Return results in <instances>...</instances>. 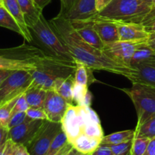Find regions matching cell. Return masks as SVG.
<instances>
[{
	"instance_id": "obj_1",
	"label": "cell",
	"mask_w": 155,
	"mask_h": 155,
	"mask_svg": "<svg viewBox=\"0 0 155 155\" xmlns=\"http://www.w3.org/2000/svg\"><path fill=\"white\" fill-rule=\"evenodd\" d=\"M50 24L64 44L74 61H79L94 71H106L131 80L135 70L113 61L103 51L91 46L80 37L68 20L60 16L52 18Z\"/></svg>"
},
{
	"instance_id": "obj_2",
	"label": "cell",
	"mask_w": 155,
	"mask_h": 155,
	"mask_svg": "<svg viewBox=\"0 0 155 155\" xmlns=\"http://www.w3.org/2000/svg\"><path fill=\"white\" fill-rule=\"evenodd\" d=\"M61 124L70 144L80 136H89L100 140L104 136L98 115L88 106L71 104Z\"/></svg>"
},
{
	"instance_id": "obj_3",
	"label": "cell",
	"mask_w": 155,
	"mask_h": 155,
	"mask_svg": "<svg viewBox=\"0 0 155 155\" xmlns=\"http://www.w3.org/2000/svg\"><path fill=\"white\" fill-rule=\"evenodd\" d=\"M152 8L142 0H112L103 10L87 21L142 24Z\"/></svg>"
},
{
	"instance_id": "obj_4",
	"label": "cell",
	"mask_w": 155,
	"mask_h": 155,
	"mask_svg": "<svg viewBox=\"0 0 155 155\" xmlns=\"http://www.w3.org/2000/svg\"><path fill=\"white\" fill-rule=\"evenodd\" d=\"M75 69V62L44 54L36 62V68L29 71L33 78L31 84L46 91L53 90L56 80L74 75Z\"/></svg>"
},
{
	"instance_id": "obj_5",
	"label": "cell",
	"mask_w": 155,
	"mask_h": 155,
	"mask_svg": "<svg viewBox=\"0 0 155 155\" xmlns=\"http://www.w3.org/2000/svg\"><path fill=\"white\" fill-rule=\"evenodd\" d=\"M29 30L33 39L34 38L37 43L48 51L49 54L62 60L75 62L43 15H41L36 24Z\"/></svg>"
},
{
	"instance_id": "obj_6",
	"label": "cell",
	"mask_w": 155,
	"mask_h": 155,
	"mask_svg": "<svg viewBox=\"0 0 155 155\" xmlns=\"http://www.w3.org/2000/svg\"><path fill=\"white\" fill-rule=\"evenodd\" d=\"M129 95L137 112V125L155 116V88L150 85L132 83L130 89H122Z\"/></svg>"
},
{
	"instance_id": "obj_7",
	"label": "cell",
	"mask_w": 155,
	"mask_h": 155,
	"mask_svg": "<svg viewBox=\"0 0 155 155\" xmlns=\"http://www.w3.org/2000/svg\"><path fill=\"white\" fill-rule=\"evenodd\" d=\"M32 82L33 78L29 71H13L0 86V106L24 93Z\"/></svg>"
},
{
	"instance_id": "obj_8",
	"label": "cell",
	"mask_w": 155,
	"mask_h": 155,
	"mask_svg": "<svg viewBox=\"0 0 155 155\" xmlns=\"http://www.w3.org/2000/svg\"><path fill=\"white\" fill-rule=\"evenodd\" d=\"M62 129L61 123L45 120L34 139L27 146L30 155H44L48 152L52 142L59 130Z\"/></svg>"
},
{
	"instance_id": "obj_9",
	"label": "cell",
	"mask_w": 155,
	"mask_h": 155,
	"mask_svg": "<svg viewBox=\"0 0 155 155\" xmlns=\"http://www.w3.org/2000/svg\"><path fill=\"white\" fill-rule=\"evenodd\" d=\"M141 43L142 42L118 41L113 43L105 45L102 51L113 61L132 68L130 65L131 61L135 50Z\"/></svg>"
},
{
	"instance_id": "obj_10",
	"label": "cell",
	"mask_w": 155,
	"mask_h": 155,
	"mask_svg": "<svg viewBox=\"0 0 155 155\" xmlns=\"http://www.w3.org/2000/svg\"><path fill=\"white\" fill-rule=\"evenodd\" d=\"M45 120H30L26 117L23 124L9 130V139L16 144L27 147L35 138Z\"/></svg>"
},
{
	"instance_id": "obj_11",
	"label": "cell",
	"mask_w": 155,
	"mask_h": 155,
	"mask_svg": "<svg viewBox=\"0 0 155 155\" xmlns=\"http://www.w3.org/2000/svg\"><path fill=\"white\" fill-rule=\"evenodd\" d=\"M71 104L64 99L56 91L49 90L46 92L43 109L48 117V120L55 123L62 122Z\"/></svg>"
},
{
	"instance_id": "obj_12",
	"label": "cell",
	"mask_w": 155,
	"mask_h": 155,
	"mask_svg": "<svg viewBox=\"0 0 155 155\" xmlns=\"http://www.w3.org/2000/svg\"><path fill=\"white\" fill-rule=\"evenodd\" d=\"M118 27L119 41L135 42H146L150 33L146 31L141 24H116Z\"/></svg>"
},
{
	"instance_id": "obj_13",
	"label": "cell",
	"mask_w": 155,
	"mask_h": 155,
	"mask_svg": "<svg viewBox=\"0 0 155 155\" xmlns=\"http://www.w3.org/2000/svg\"><path fill=\"white\" fill-rule=\"evenodd\" d=\"M97 14L95 0H76L69 12L62 18L70 21H87Z\"/></svg>"
},
{
	"instance_id": "obj_14",
	"label": "cell",
	"mask_w": 155,
	"mask_h": 155,
	"mask_svg": "<svg viewBox=\"0 0 155 155\" xmlns=\"http://www.w3.org/2000/svg\"><path fill=\"white\" fill-rule=\"evenodd\" d=\"M78 34L84 41L94 47L97 49L102 51L104 47V43L100 39L96 30L93 27L92 24L88 21H70Z\"/></svg>"
},
{
	"instance_id": "obj_15",
	"label": "cell",
	"mask_w": 155,
	"mask_h": 155,
	"mask_svg": "<svg viewBox=\"0 0 155 155\" xmlns=\"http://www.w3.org/2000/svg\"><path fill=\"white\" fill-rule=\"evenodd\" d=\"M88 21L92 24L93 27L104 45H108L119 41L118 27L116 24L103 21Z\"/></svg>"
},
{
	"instance_id": "obj_16",
	"label": "cell",
	"mask_w": 155,
	"mask_h": 155,
	"mask_svg": "<svg viewBox=\"0 0 155 155\" xmlns=\"http://www.w3.org/2000/svg\"><path fill=\"white\" fill-rule=\"evenodd\" d=\"M2 5L5 8L6 10L12 15V16L16 20L18 24H19L23 31L24 39L27 42H32L33 37L24 21V15L21 12L18 0H2Z\"/></svg>"
},
{
	"instance_id": "obj_17",
	"label": "cell",
	"mask_w": 155,
	"mask_h": 155,
	"mask_svg": "<svg viewBox=\"0 0 155 155\" xmlns=\"http://www.w3.org/2000/svg\"><path fill=\"white\" fill-rule=\"evenodd\" d=\"M135 70L130 81L150 85L155 88V67L147 64H141L132 67Z\"/></svg>"
},
{
	"instance_id": "obj_18",
	"label": "cell",
	"mask_w": 155,
	"mask_h": 155,
	"mask_svg": "<svg viewBox=\"0 0 155 155\" xmlns=\"http://www.w3.org/2000/svg\"><path fill=\"white\" fill-rule=\"evenodd\" d=\"M18 2L24 15L26 24L28 29L30 28L36 24L40 19L43 15V10L39 8L33 0H18Z\"/></svg>"
},
{
	"instance_id": "obj_19",
	"label": "cell",
	"mask_w": 155,
	"mask_h": 155,
	"mask_svg": "<svg viewBox=\"0 0 155 155\" xmlns=\"http://www.w3.org/2000/svg\"><path fill=\"white\" fill-rule=\"evenodd\" d=\"M36 68V63L27 60L13 58L0 54V69L7 71H30Z\"/></svg>"
},
{
	"instance_id": "obj_20",
	"label": "cell",
	"mask_w": 155,
	"mask_h": 155,
	"mask_svg": "<svg viewBox=\"0 0 155 155\" xmlns=\"http://www.w3.org/2000/svg\"><path fill=\"white\" fill-rule=\"evenodd\" d=\"M155 62V51L147 45V42H142L135 50L131 61V67L141 64H150Z\"/></svg>"
},
{
	"instance_id": "obj_21",
	"label": "cell",
	"mask_w": 155,
	"mask_h": 155,
	"mask_svg": "<svg viewBox=\"0 0 155 155\" xmlns=\"http://www.w3.org/2000/svg\"><path fill=\"white\" fill-rule=\"evenodd\" d=\"M74 84V75L69 76L67 78L58 79L55 81L53 90L56 91L60 96L66 100L69 104H73L72 89Z\"/></svg>"
},
{
	"instance_id": "obj_22",
	"label": "cell",
	"mask_w": 155,
	"mask_h": 155,
	"mask_svg": "<svg viewBox=\"0 0 155 155\" xmlns=\"http://www.w3.org/2000/svg\"><path fill=\"white\" fill-rule=\"evenodd\" d=\"M47 91L34 86L30 85L27 90L24 92L26 100L30 107L35 108H43L44 102L46 97Z\"/></svg>"
},
{
	"instance_id": "obj_23",
	"label": "cell",
	"mask_w": 155,
	"mask_h": 155,
	"mask_svg": "<svg viewBox=\"0 0 155 155\" xmlns=\"http://www.w3.org/2000/svg\"><path fill=\"white\" fill-rule=\"evenodd\" d=\"M100 142L101 140L100 139L83 136L74 139L71 145L81 154L90 155L100 146Z\"/></svg>"
},
{
	"instance_id": "obj_24",
	"label": "cell",
	"mask_w": 155,
	"mask_h": 155,
	"mask_svg": "<svg viewBox=\"0 0 155 155\" xmlns=\"http://www.w3.org/2000/svg\"><path fill=\"white\" fill-rule=\"evenodd\" d=\"M75 63L76 69L74 74V83L88 86L94 83L95 81V79L93 76L94 70L88 68L79 61H75Z\"/></svg>"
},
{
	"instance_id": "obj_25",
	"label": "cell",
	"mask_w": 155,
	"mask_h": 155,
	"mask_svg": "<svg viewBox=\"0 0 155 155\" xmlns=\"http://www.w3.org/2000/svg\"><path fill=\"white\" fill-rule=\"evenodd\" d=\"M134 138H135V130H129L116 132L108 136H103L100 142V145H116V144L133 140Z\"/></svg>"
},
{
	"instance_id": "obj_26",
	"label": "cell",
	"mask_w": 155,
	"mask_h": 155,
	"mask_svg": "<svg viewBox=\"0 0 155 155\" xmlns=\"http://www.w3.org/2000/svg\"><path fill=\"white\" fill-rule=\"evenodd\" d=\"M0 27L12 30L23 36V31L16 20L3 5H0Z\"/></svg>"
},
{
	"instance_id": "obj_27",
	"label": "cell",
	"mask_w": 155,
	"mask_h": 155,
	"mask_svg": "<svg viewBox=\"0 0 155 155\" xmlns=\"http://www.w3.org/2000/svg\"><path fill=\"white\" fill-rule=\"evenodd\" d=\"M135 137L149 139L155 138V116L143 124L137 125L135 130Z\"/></svg>"
},
{
	"instance_id": "obj_28",
	"label": "cell",
	"mask_w": 155,
	"mask_h": 155,
	"mask_svg": "<svg viewBox=\"0 0 155 155\" xmlns=\"http://www.w3.org/2000/svg\"><path fill=\"white\" fill-rule=\"evenodd\" d=\"M18 98H14L3 105L0 106V127L8 128V124H9L12 110H13V107Z\"/></svg>"
},
{
	"instance_id": "obj_29",
	"label": "cell",
	"mask_w": 155,
	"mask_h": 155,
	"mask_svg": "<svg viewBox=\"0 0 155 155\" xmlns=\"http://www.w3.org/2000/svg\"><path fill=\"white\" fill-rule=\"evenodd\" d=\"M150 139L147 138H136L132 140L130 155H143Z\"/></svg>"
},
{
	"instance_id": "obj_30",
	"label": "cell",
	"mask_w": 155,
	"mask_h": 155,
	"mask_svg": "<svg viewBox=\"0 0 155 155\" xmlns=\"http://www.w3.org/2000/svg\"><path fill=\"white\" fill-rule=\"evenodd\" d=\"M88 92V86L74 83L72 89V100L75 105H82L84 98Z\"/></svg>"
},
{
	"instance_id": "obj_31",
	"label": "cell",
	"mask_w": 155,
	"mask_h": 155,
	"mask_svg": "<svg viewBox=\"0 0 155 155\" xmlns=\"http://www.w3.org/2000/svg\"><path fill=\"white\" fill-rule=\"evenodd\" d=\"M68 143H69V142H68L66 135H65V132L63 131L62 127V129L56 134L54 139L52 142V144L50 145V148L49 149L48 152H54V151H59V150L63 148Z\"/></svg>"
},
{
	"instance_id": "obj_32",
	"label": "cell",
	"mask_w": 155,
	"mask_h": 155,
	"mask_svg": "<svg viewBox=\"0 0 155 155\" xmlns=\"http://www.w3.org/2000/svg\"><path fill=\"white\" fill-rule=\"evenodd\" d=\"M132 140L116 145H107L112 150L114 155H130Z\"/></svg>"
},
{
	"instance_id": "obj_33",
	"label": "cell",
	"mask_w": 155,
	"mask_h": 155,
	"mask_svg": "<svg viewBox=\"0 0 155 155\" xmlns=\"http://www.w3.org/2000/svg\"><path fill=\"white\" fill-rule=\"evenodd\" d=\"M26 116L30 120H48V117L43 108L29 107L26 111Z\"/></svg>"
},
{
	"instance_id": "obj_34",
	"label": "cell",
	"mask_w": 155,
	"mask_h": 155,
	"mask_svg": "<svg viewBox=\"0 0 155 155\" xmlns=\"http://www.w3.org/2000/svg\"><path fill=\"white\" fill-rule=\"evenodd\" d=\"M146 31L149 33H155V8H152L150 13L147 15L142 24Z\"/></svg>"
},
{
	"instance_id": "obj_35",
	"label": "cell",
	"mask_w": 155,
	"mask_h": 155,
	"mask_svg": "<svg viewBox=\"0 0 155 155\" xmlns=\"http://www.w3.org/2000/svg\"><path fill=\"white\" fill-rule=\"evenodd\" d=\"M26 117H27L26 116V112L24 111L15 112V113L12 114L9 124H8L9 130L23 124L26 120Z\"/></svg>"
},
{
	"instance_id": "obj_36",
	"label": "cell",
	"mask_w": 155,
	"mask_h": 155,
	"mask_svg": "<svg viewBox=\"0 0 155 155\" xmlns=\"http://www.w3.org/2000/svg\"><path fill=\"white\" fill-rule=\"evenodd\" d=\"M29 104L27 103V100H26L25 95L24 93H23L22 95H20L19 97L17 99L16 102H15V106L13 107V110H12V113H15V112H21L27 111V109L29 108Z\"/></svg>"
},
{
	"instance_id": "obj_37",
	"label": "cell",
	"mask_w": 155,
	"mask_h": 155,
	"mask_svg": "<svg viewBox=\"0 0 155 155\" xmlns=\"http://www.w3.org/2000/svg\"><path fill=\"white\" fill-rule=\"evenodd\" d=\"M76 0H62L61 2V8L59 11V13L58 14V16L63 17L69 12L70 9L74 4Z\"/></svg>"
},
{
	"instance_id": "obj_38",
	"label": "cell",
	"mask_w": 155,
	"mask_h": 155,
	"mask_svg": "<svg viewBox=\"0 0 155 155\" xmlns=\"http://www.w3.org/2000/svg\"><path fill=\"white\" fill-rule=\"evenodd\" d=\"M90 155H114L112 150L107 145H100Z\"/></svg>"
},
{
	"instance_id": "obj_39",
	"label": "cell",
	"mask_w": 155,
	"mask_h": 155,
	"mask_svg": "<svg viewBox=\"0 0 155 155\" xmlns=\"http://www.w3.org/2000/svg\"><path fill=\"white\" fill-rule=\"evenodd\" d=\"M15 143V142H14ZM13 155H30L27 147L21 144L15 143Z\"/></svg>"
},
{
	"instance_id": "obj_40",
	"label": "cell",
	"mask_w": 155,
	"mask_h": 155,
	"mask_svg": "<svg viewBox=\"0 0 155 155\" xmlns=\"http://www.w3.org/2000/svg\"><path fill=\"white\" fill-rule=\"evenodd\" d=\"M9 130L6 127H0V147L4 145L9 139Z\"/></svg>"
},
{
	"instance_id": "obj_41",
	"label": "cell",
	"mask_w": 155,
	"mask_h": 155,
	"mask_svg": "<svg viewBox=\"0 0 155 155\" xmlns=\"http://www.w3.org/2000/svg\"><path fill=\"white\" fill-rule=\"evenodd\" d=\"M14 145H15V143L11 139H9L6 142L5 145V148L3 150L2 155H13Z\"/></svg>"
},
{
	"instance_id": "obj_42",
	"label": "cell",
	"mask_w": 155,
	"mask_h": 155,
	"mask_svg": "<svg viewBox=\"0 0 155 155\" xmlns=\"http://www.w3.org/2000/svg\"><path fill=\"white\" fill-rule=\"evenodd\" d=\"M72 148V145L70 143H68L66 145H65L63 148H61L60 150H59V151H54V152H47L46 154H45L44 155H64L66 154L67 152H68Z\"/></svg>"
},
{
	"instance_id": "obj_43",
	"label": "cell",
	"mask_w": 155,
	"mask_h": 155,
	"mask_svg": "<svg viewBox=\"0 0 155 155\" xmlns=\"http://www.w3.org/2000/svg\"><path fill=\"white\" fill-rule=\"evenodd\" d=\"M112 1V0H95L96 10L97 13L103 10Z\"/></svg>"
},
{
	"instance_id": "obj_44",
	"label": "cell",
	"mask_w": 155,
	"mask_h": 155,
	"mask_svg": "<svg viewBox=\"0 0 155 155\" xmlns=\"http://www.w3.org/2000/svg\"><path fill=\"white\" fill-rule=\"evenodd\" d=\"M143 155H155V138L150 139Z\"/></svg>"
},
{
	"instance_id": "obj_45",
	"label": "cell",
	"mask_w": 155,
	"mask_h": 155,
	"mask_svg": "<svg viewBox=\"0 0 155 155\" xmlns=\"http://www.w3.org/2000/svg\"><path fill=\"white\" fill-rule=\"evenodd\" d=\"M92 93L88 90L87 92L86 95H85L84 98L83 104L81 106H88V107H91V101H92Z\"/></svg>"
},
{
	"instance_id": "obj_46",
	"label": "cell",
	"mask_w": 155,
	"mask_h": 155,
	"mask_svg": "<svg viewBox=\"0 0 155 155\" xmlns=\"http://www.w3.org/2000/svg\"><path fill=\"white\" fill-rule=\"evenodd\" d=\"M13 72V71H7V70H1L0 69V86L3 83L5 80Z\"/></svg>"
},
{
	"instance_id": "obj_47",
	"label": "cell",
	"mask_w": 155,
	"mask_h": 155,
	"mask_svg": "<svg viewBox=\"0 0 155 155\" xmlns=\"http://www.w3.org/2000/svg\"><path fill=\"white\" fill-rule=\"evenodd\" d=\"M147 44L150 48L155 51V33H150V36L148 40L147 41Z\"/></svg>"
},
{
	"instance_id": "obj_48",
	"label": "cell",
	"mask_w": 155,
	"mask_h": 155,
	"mask_svg": "<svg viewBox=\"0 0 155 155\" xmlns=\"http://www.w3.org/2000/svg\"><path fill=\"white\" fill-rule=\"evenodd\" d=\"M35 2L36 5L39 6V8H40L41 9H43L47 5H49L51 2V0H33Z\"/></svg>"
},
{
	"instance_id": "obj_49",
	"label": "cell",
	"mask_w": 155,
	"mask_h": 155,
	"mask_svg": "<svg viewBox=\"0 0 155 155\" xmlns=\"http://www.w3.org/2000/svg\"><path fill=\"white\" fill-rule=\"evenodd\" d=\"M64 155H87V154H81V152H79V151H78L77 150L75 149V148H72L71 150H70L68 152H67L66 154H64Z\"/></svg>"
},
{
	"instance_id": "obj_50",
	"label": "cell",
	"mask_w": 155,
	"mask_h": 155,
	"mask_svg": "<svg viewBox=\"0 0 155 155\" xmlns=\"http://www.w3.org/2000/svg\"><path fill=\"white\" fill-rule=\"evenodd\" d=\"M143 2H144L145 3H147V5H149L152 6V5H153V0H142ZM153 7V6H152Z\"/></svg>"
},
{
	"instance_id": "obj_51",
	"label": "cell",
	"mask_w": 155,
	"mask_h": 155,
	"mask_svg": "<svg viewBox=\"0 0 155 155\" xmlns=\"http://www.w3.org/2000/svg\"><path fill=\"white\" fill-rule=\"evenodd\" d=\"M150 64V65H153V66L155 67V62H153V63H150V64Z\"/></svg>"
},
{
	"instance_id": "obj_52",
	"label": "cell",
	"mask_w": 155,
	"mask_h": 155,
	"mask_svg": "<svg viewBox=\"0 0 155 155\" xmlns=\"http://www.w3.org/2000/svg\"><path fill=\"white\" fill-rule=\"evenodd\" d=\"M152 6H153V8H155V0L153 1V5H152Z\"/></svg>"
},
{
	"instance_id": "obj_53",
	"label": "cell",
	"mask_w": 155,
	"mask_h": 155,
	"mask_svg": "<svg viewBox=\"0 0 155 155\" xmlns=\"http://www.w3.org/2000/svg\"><path fill=\"white\" fill-rule=\"evenodd\" d=\"M0 5H2V0H0Z\"/></svg>"
},
{
	"instance_id": "obj_54",
	"label": "cell",
	"mask_w": 155,
	"mask_h": 155,
	"mask_svg": "<svg viewBox=\"0 0 155 155\" xmlns=\"http://www.w3.org/2000/svg\"><path fill=\"white\" fill-rule=\"evenodd\" d=\"M61 1H62V0H60V2H61Z\"/></svg>"
},
{
	"instance_id": "obj_55",
	"label": "cell",
	"mask_w": 155,
	"mask_h": 155,
	"mask_svg": "<svg viewBox=\"0 0 155 155\" xmlns=\"http://www.w3.org/2000/svg\"><path fill=\"white\" fill-rule=\"evenodd\" d=\"M152 63H153V62H152Z\"/></svg>"
}]
</instances>
